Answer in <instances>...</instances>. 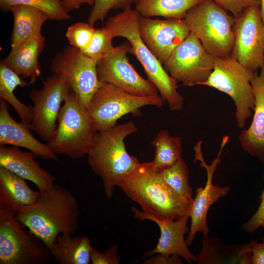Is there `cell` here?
Returning a JSON list of instances; mask_svg holds the SVG:
<instances>
[{"instance_id": "1", "label": "cell", "mask_w": 264, "mask_h": 264, "mask_svg": "<svg viewBox=\"0 0 264 264\" xmlns=\"http://www.w3.org/2000/svg\"><path fill=\"white\" fill-rule=\"evenodd\" d=\"M79 216L78 202L73 193L55 184L40 191L37 200L15 217L50 249L59 235H73L77 231Z\"/></svg>"}, {"instance_id": "2", "label": "cell", "mask_w": 264, "mask_h": 264, "mask_svg": "<svg viewBox=\"0 0 264 264\" xmlns=\"http://www.w3.org/2000/svg\"><path fill=\"white\" fill-rule=\"evenodd\" d=\"M145 213L159 219L175 220L189 214L193 201L172 190L151 162L140 163L117 184Z\"/></svg>"}, {"instance_id": "3", "label": "cell", "mask_w": 264, "mask_h": 264, "mask_svg": "<svg viewBox=\"0 0 264 264\" xmlns=\"http://www.w3.org/2000/svg\"><path fill=\"white\" fill-rule=\"evenodd\" d=\"M140 15L135 9L128 8L110 17L105 26L111 31L113 38L119 37L127 39L131 45L130 53L140 63L148 80L156 87L171 110H180L183 106V98L177 90V82L168 73L143 41L138 27Z\"/></svg>"}, {"instance_id": "4", "label": "cell", "mask_w": 264, "mask_h": 264, "mask_svg": "<svg viewBox=\"0 0 264 264\" xmlns=\"http://www.w3.org/2000/svg\"><path fill=\"white\" fill-rule=\"evenodd\" d=\"M138 130L132 121L116 125L98 132L93 146L88 154V165L103 182L107 199L121 177L136 168L140 162L127 151L125 139Z\"/></svg>"}, {"instance_id": "5", "label": "cell", "mask_w": 264, "mask_h": 264, "mask_svg": "<svg viewBox=\"0 0 264 264\" xmlns=\"http://www.w3.org/2000/svg\"><path fill=\"white\" fill-rule=\"evenodd\" d=\"M98 132L87 109L71 90L60 110L53 137L47 144L56 154L80 158L88 155Z\"/></svg>"}, {"instance_id": "6", "label": "cell", "mask_w": 264, "mask_h": 264, "mask_svg": "<svg viewBox=\"0 0 264 264\" xmlns=\"http://www.w3.org/2000/svg\"><path fill=\"white\" fill-rule=\"evenodd\" d=\"M184 20L190 32L214 57L231 55L236 18L212 0H202L191 8Z\"/></svg>"}, {"instance_id": "7", "label": "cell", "mask_w": 264, "mask_h": 264, "mask_svg": "<svg viewBox=\"0 0 264 264\" xmlns=\"http://www.w3.org/2000/svg\"><path fill=\"white\" fill-rule=\"evenodd\" d=\"M164 101L158 94L138 96L123 91L113 85L103 83L95 92L86 109L98 132L116 125L123 116L139 115L142 107L152 105L161 108Z\"/></svg>"}, {"instance_id": "8", "label": "cell", "mask_w": 264, "mask_h": 264, "mask_svg": "<svg viewBox=\"0 0 264 264\" xmlns=\"http://www.w3.org/2000/svg\"><path fill=\"white\" fill-rule=\"evenodd\" d=\"M254 72L248 70L231 56L217 58L213 71L202 84L223 92L232 99L236 108L237 125L240 129L243 128L254 110L255 98L251 83Z\"/></svg>"}, {"instance_id": "9", "label": "cell", "mask_w": 264, "mask_h": 264, "mask_svg": "<svg viewBox=\"0 0 264 264\" xmlns=\"http://www.w3.org/2000/svg\"><path fill=\"white\" fill-rule=\"evenodd\" d=\"M51 256L42 240L22 230L15 216L0 212V264H46Z\"/></svg>"}, {"instance_id": "10", "label": "cell", "mask_w": 264, "mask_h": 264, "mask_svg": "<svg viewBox=\"0 0 264 264\" xmlns=\"http://www.w3.org/2000/svg\"><path fill=\"white\" fill-rule=\"evenodd\" d=\"M97 64L81 50L68 45L56 54L51 69L66 81L81 105L86 109L103 83L98 78Z\"/></svg>"}, {"instance_id": "11", "label": "cell", "mask_w": 264, "mask_h": 264, "mask_svg": "<svg viewBox=\"0 0 264 264\" xmlns=\"http://www.w3.org/2000/svg\"><path fill=\"white\" fill-rule=\"evenodd\" d=\"M216 58L190 32L163 64L168 73L183 85H202L213 71Z\"/></svg>"}, {"instance_id": "12", "label": "cell", "mask_w": 264, "mask_h": 264, "mask_svg": "<svg viewBox=\"0 0 264 264\" xmlns=\"http://www.w3.org/2000/svg\"><path fill=\"white\" fill-rule=\"evenodd\" d=\"M70 90L65 80L53 74L41 89L33 90L29 94L34 104L30 128L47 143L53 137L62 104Z\"/></svg>"}, {"instance_id": "13", "label": "cell", "mask_w": 264, "mask_h": 264, "mask_svg": "<svg viewBox=\"0 0 264 264\" xmlns=\"http://www.w3.org/2000/svg\"><path fill=\"white\" fill-rule=\"evenodd\" d=\"M231 56L254 72L264 65V23L260 6L245 9L236 18Z\"/></svg>"}, {"instance_id": "14", "label": "cell", "mask_w": 264, "mask_h": 264, "mask_svg": "<svg viewBox=\"0 0 264 264\" xmlns=\"http://www.w3.org/2000/svg\"><path fill=\"white\" fill-rule=\"evenodd\" d=\"M229 139L228 136L223 137L218 156L210 165L206 164L201 152L202 140L199 141L194 147L195 154V162H200V166L205 168L207 173V181L204 187H198L196 191V196L189 212L191 225L188 236L185 239L188 247L192 243L196 234L201 232L207 236L209 231L207 223V214L211 206L220 198L226 195L230 188L227 186L220 187L213 183V175L220 162V154Z\"/></svg>"}, {"instance_id": "15", "label": "cell", "mask_w": 264, "mask_h": 264, "mask_svg": "<svg viewBox=\"0 0 264 264\" xmlns=\"http://www.w3.org/2000/svg\"><path fill=\"white\" fill-rule=\"evenodd\" d=\"M131 48L127 41L114 47L110 54L97 62L99 80L135 95L158 94L156 87L141 77L129 63L127 54L130 53Z\"/></svg>"}, {"instance_id": "16", "label": "cell", "mask_w": 264, "mask_h": 264, "mask_svg": "<svg viewBox=\"0 0 264 264\" xmlns=\"http://www.w3.org/2000/svg\"><path fill=\"white\" fill-rule=\"evenodd\" d=\"M138 27L143 41L162 64L190 33L184 19H154L140 15Z\"/></svg>"}, {"instance_id": "17", "label": "cell", "mask_w": 264, "mask_h": 264, "mask_svg": "<svg viewBox=\"0 0 264 264\" xmlns=\"http://www.w3.org/2000/svg\"><path fill=\"white\" fill-rule=\"evenodd\" d=\"M134 218L139 220H150L158 226L160 236L156 247L146 252L143 257H148L159 253L166 255H177L187 263L196 262V255L189 249L184 236L189 230L187 226L190 219L189 214L175 220L159 219L132 207Z\"/></svg>"}, {"instance_id": "18", "label": "cell", "mask_w": 264, "mask_h": 264, "mask_svg": "<svg viewBox=\"0 0 264 264\" xmlns=\"http://www.w3.org/2000/svg\"><path fill=\"white\" fill-rule=\"evenodd\" d=\"M7 103L0 99V146L22 147L44 159L58 161L57 154L48 144L41 142L33 135L29 124L17 122L12 117Z\"/></svg>"}, {"instance_id": "19", "label": "cell", "mask_w": 264, "mask_h": 264, "mask_svg": "<svg viewBox=\"0 0 264 264\" xmlns=\"http://www.w3.org/2000/svg\"><path fill=\"white\" fill-rule=\"evenodd\" d=\"M31 152H25L17 147L0 146V166L34 183L40 191L50 188L56 177L41 167Z\"/></svg>"}, {"instance_id": "20", "label": "cell", "mask_w": 264, "mask_h": 264, "mask_svg": "<svg viewBox=\"0 0 264 264\" xmlns=\"http://www.w3.org/2000/svg\"><path fill=\"white\" fill-rule=\"evenodd\" d=\"M251 80L255 98L254 114L250 127L241 132L239 139L244 151L264 163V65Z\"/></svg>"}, {"instance_id": "21", "label": "cell", "mask_w": 264, "mask_h": 264, "mask_svg": "<svg viewBox=\"0 0 264 264\" xmlns=\"http://www.w3.org/2000/svg\"><path fill=\"white\" fill-rule=\"evenodd\" d=\"M45 42L42 34L33 36L12 47L0 63L22 77L30 79V84L33 85L41 74L39 57Z\"/></svg>"}, {"instance_id": "22", "label": "cell", "mask_w": 264, "mask_h": 264, "mask_svg": "<svg viewBox=\"0 0 264 264\" xmlns=\"http://www.w3.org/2000/svg\"><path fill=\"white\" fill-rule=\"evenodd\" d=\"M39 194L25 179L0 166V212L15 217L24 207L34 203Z\"/></svg>"}, {"instance_id": "23", "label": "cell", "mask_w": 264, "mask_h": 264, "mask_svg": "<svg viewBox=\"0 0 264 264\" xmlns=\"http://www.w3.org/2000/svg\"><path fill=\"white\" fill-rule=\"evenodd\" d=\"M91 247L88 236L64 233L58 236L50 251L59 264H89Z\"/></svg>"}, {"instance_id": "24", "label": "cell", "mask_w": 264, "mask_h": 264, "mask_svg": "<svg viewBox=\"0 0 264 264\" xmlns=\"http://www.w3.org/2000/svg\"><path fill=\"white\" fill-rule=\"evenodd\" d=\"M14 24L11 37V47H14L30 37L42 34L44 23L49 19L47 15L35 7L22 4L11 7Z\"/></svg>"}, {"instance_id": "25", "label": "cell", "mask_w": 264, "mask_h": 264, "mask_svg": "<svg viewBox=\"0 0 264 264\" xmlns=\"http://www.w3.org/2000/svg\"><path fill=\"white\" fill-rule=\"evenodd\" d=\"M202 0H139L135 9L141 16L184 19L187 12Z\"/></svg>"}, {"instance_id": "26", "label": "cell", "mask_w": 264, "mask_h": 264, "mask_svg": "<svg viewBox=\"0 0 264 264\" xmlns=\"http://www.w3.org/2000/svg\"><path fill=\"white\" fill-rule=\"evenodd\" d=\"M27 85V82L22 77L0 63V97L11 105L21 122L29 125L32 118V107L22 102L14 94L17 87H24Z\"/></svg>"}, {"instance_id": "27", "label": "cell", "mask_w": 264, "mask_h": 264, "mask_svg": "<svg viewBox=\"0 0 264 264\" xmlns=\"http://www.w3.org/2000/svg\"><path fill=\"white\" fill-rule=\"evenodd\" d=\"M202 248L199 254L196 255V261L199 264H218L227 262L229 255L233 256L240 264H246L247 253L245 244L237 246H230L216 237L203 236Z\"/></svg>"}, {"instance_id": "28", "label": "cell", "mask_w": 264, "mask_h": 264, "mask_svg": "<svg viewBox=\"0 0 264 264\" xmlns=\"http://www.w3.org/2000/svg\"><path fill=\"white\" fill-rule=\"evenodd\" d=\"M154 157L151 161L158 169H163L175 164L181 156L182 144L179 136H171L166 130H161L152 142Z\"/></svg>"}, {"instance_id": "29", "label": "cell", "mask_w": 264, "mask_h": 264, "mask_svg": "<svg viewBox=\"0 0 264 264\" xmlns=\"http://www.w3.org/2000/svg\"><path fill=\"white\" fill-rule=\"evenodd\" d=\"M165 182L182 198L193 201V191L189 183V170L181 156L172 166L159 169Z\"/></svg>"}, {"instance_id": "30", "label": "cell", "mask_w": 264, "mask_h": 264, "mask_svg": "<svg viewBox=\"0 0 264 264\" xmlns=\"http://www.w3.org/2000/svg\"><path fill=\"white\" fill-rule=\"evenodd\" d=\"M18 4L38 8L45 13L49 19L62 21L70 19L62 0H0V8L2 11H10L11 7Z\"/></svg>"}, {"instance_id": "31", "label": "cell", "mask_w": 264, "mask_h": 264, "mask_svg": "<svg viewBox=\"0 0 264 264\" xmlns=\"http://www.w3.org/2000/svg\"><path fill=\"white\" fill-rule=\"evenodd\" d=\"M111 31L106 26L95 29L89 45L82 52L97 63L114 49Z\"/></svg>"}, {"instance_id": "32", "label": "cell", "mask_w": 264, "mask_h": 264, "mask_svg": "<svg viewBox=\"0 0 264 264\" xmlns=\"http://www.w3.org/2000/svg\"><path fill=\"white\" fill-rule=\"evenodd\" d=\"M88 15V22L93 25L97 22L103 21L109 12L113 9L125 10L136 4L139 0H94Z\"/></svg>"}, {"instance_id": "33", "label": "cell", "mask_w": 264, "mask_h": 264, "mask_svg": "<svg viewBox=\"0 0 264 264\" xmlns=\"http://www.w3.org/2000/svg\"><path fill=\"white\" fill-rule=\"evenodd\" d=\"M95 28L89 23L78 22L67 28L66 32L69 45L83 51L90 44Z\"/></svg>"}, {"instance_id": "34", "label": "cell", "mask_w": 264, "mask_h": 264, "mask_svg": "<svg viewBox=\"0 0 264 264\" xmlns=\"http://www.w3.org/2000/svg\"><path fill=\"white\" fill-rule=\"evenodd\" d=\"M236 18L245 9L252 6L261 5V0H212Z\"/></svg>"}, {"instance_id": "35", "label": "cell", "mask_w": 264, "mask_h": 264, "mask_svg": "<svg viewBox=\"0 0 264 264\" xmlns=\"http://www.w3.org/2000/svg\"><path fill=\"white\" fill-rule=\"evenodd\" d=\"M90 260L92 264H118L120 258L117 254V247L114 244L104 253L99 252L92 246Z\"/></svg>"}, {"instance_id": "36", "label": "cell", "mask_w": 264, "mask_h": 264, "mask_svg": "<svg viewBox=\"0 0 264 264\" xmlns=\"http://www.w3.org/2000/svg\"><path fill=\"white\" fill-rule=\"evenodd\" d=\"M263 177L264 178V175ZM260 199L261 202L256 212L241 226L246 232L252 233L260 227H264V191L261 193Z\"/></svg>"}, {"instance_id": "37", "label": "cell", "mask_w": 264, "mask_h": 264, "mask_svg": "<svg viewBox=\"0 0 264 264\" xmlns=\"http://www.w3.org/2000/svg\"><path fill=\"white\" fill-rule=\"evenodd\" d=\"M248 246L250 253V264H264V237L261 238L260 242L252 240Z\"/></svg>"}, {"instance_id": "38", "label": "cell", "mask_w": 264, "mask_h": 264, "mask_svg": "<svg viewBox=\"0 0 264 264\" xmlns=\"http://www.w3.org/2000/svg\"><path fill=\"white\" fill-rule=\"evenodd\" d=\"M143 264H180L182 258L177 255H166L155 254L150 256Z\"/></svg>"}, {"instance_id": "39", "label": "cell", "mask_w": 264, "mask_h": 264, "mask_svg": "<svg viewBox=\"0 0 264 264\" xmlns=\"http://www.w3.org/2000/svg\"><path fill=\"white\" fill-rule=\"evenodd\" d=\"M65 9L67 12L78 9L83 4H88L93 6L94 0H62Z\"/></svg>"}, {"instance_id": "40", "label": "cell", "mask_w": 264, "mask_h": 264, "mask_svg": "<svg viewBox=\"0 0 264 264\" xmlns=\"http://www.w3.org/2000/svg\"><path fill=\"white\" fill-rule=\"evenodd\" d=\"M260 10L262 18L264 23V0H261Z\"/></svg>"}]
</instances>
